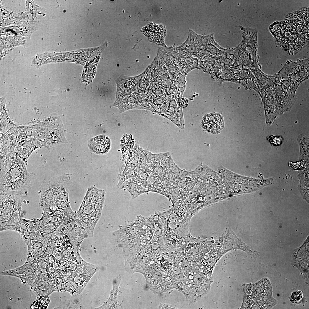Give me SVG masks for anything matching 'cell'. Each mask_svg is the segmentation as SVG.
<instances>
[{"label": "cell", "mask_w": 309, "mask_h": 309, "mask_svg": "<svg viewBox=\"0 0 309 309\" xmlns=\"http://www.w3.org/2000/svg\"><path fill=\"white\" fill-rule=\"evenodd\" d=\"M309 7L287 14L280 21L269 27L277 46L290 55H295L309 45Z\"/></svg>", "instance_id": "6da1fadb"}, {"label": "cell", "mask_w": 309, "mask_h": 309, "mask_svg": "<svg viewBox=\"0 0 309 309\" xmlns=\"http://www.w3.org/2000/svg\"><path fill=\"white\" fill-rule=\"evenodd\" d=\"M27 165L15 153L0 163V195L27 196L35 177L34 173L28 172Z\"/></svg>", "instance_id": "7a4b0ae2"}, {"label": "cell", "mask_w": 309, "mask_h": 309, "mask_svg": "<svg viewBox=\"0 0 309 309\" xmlns=\"http://www.w3.org/2000/svg\"><path fill=\"white\" fill-rule=\"evenodd\" d=\"M157 212L163 227L165 249L178 248L190 233L189 227L192 216L187 211L174 207L166 211Z\"/></svg>", "instance_id": "3957f363"}, {"label": "cell", "mask_w": 309, "mask_h": 309, "mask_svg": "<svg viewBox=\"0 0 309 309\" xmlns=\"http://www.w3.org/2000/svg\"><path fill=\"white\" fill-rule=\"evenodd\" d=\"M70 177L65 174L45 178L40 189V206L47 209L65 212L71 208L68 198Z\"/></svg>", "instance_id": "277c9868"}, {"label": "cell", "mask_w": 309, "mask_h": 309, "mask_svg": "<svg viewBox=\"0 0 309 309\" xmlns=\"http://www.w3.org/2000/svg\"><path fill=\"white\" fill-rule=\"evenodd\" d=\"M183 278L179 289L183 294L187 300L193 303L200 300L209 291L211 280L205 275L193 264L182 269Z\"/></svg>", "instance_id": "5b68a950"}, {"label": "cell", "mask_w": 309, "mask_h": 309, "mask_svg": "<svg viewBox=\"0 0 309 309\" xmlns=\"http://www.w3.org/2000/svg\"><path fill=\"white\" fill-rule=\"evenodd\" d=\"M105 198L104 190L94 186L89 187L80 207L75 213L76 218L81 223L93 232L101 216Z\"/></svg>", "instance_id": "8992f818"}, {"label": "cell", "mask_w": 309, "mask_h": 309, "mask_svg": "<svg viewBox=\"0 0 309 309\" xmlns=\"http://www.w3.org/2000/svg\"><path fill=\"white\" fill-rule=\"evenodd\" d=\"M243 300L241 308H270L276 304L269 280L263 278L254 284H243Z\"/></svg>", "instance_id": "52a82bcc"}, {"label": "cell", "mask_w": 309, "mask_h": 309, "mask_svg": "<svg viewBox=\"0 0 309 309\" xmlns=\"http://www.w3.org/2000/svg\"><path fill=\"white\" fill-rule=\"evenodd\" d=\"M54 233L68 235L73 243L79 247L84 239L92 237L94 232L81 223L71 209L66 212L63 222Z\"/></svg>", "instance_id": "ba28073f"}, {"label": "cell", "mask_w": 309, "mask_h": 309, "mask_svg": "<svg viewBox=\"0 0 309 309\" xmlns=\"http://www.w3.org/2000/svg\"><path fill=\"white\" fill-rule=\"evenodd\" d=\"M25 196L0 195V226L13 225L22 218V204Z\"/></svg>", "instance_id": "9c48e42d"}, {"label": "cell", "mask_w": 309, "mask_h": 309, "mask_svg": "<svg viewBox=\"0 0 309 309\" xmlns=\"http://www.w3.org/2000/svg\"><path fill=\"white\" fill-rule=\"evenodd\" d=\"M196 238L190 233L176 251L182 260L195 265L197 264L204 254L210 249L208 242Z\"/></svg>", "instance_id": "30bf717a"}, {"label": "cell", "mask_w": 309, "mask_h": 309, "mask_svg": "<svg viewBox=\"0 0 309 309\" xmlns=\"http://www.w3.org/2000/svg\"><path fill=\"white\" fill-rule=\"evenodd\" d=\"M159 52L174 85L183 94L186 89L185 79L186 75L181 70L172 46L161 48Z\"/></svg>", "instance_id": "8fae6325"}, {"label": "cell", "mask_w": 309, "mask_h": 309, "mask_svg": "<svg viewBox=\"0 0 309 309\" xmlns=\"http://www.w3.org/2000/svg\"><path fill=\"white\" fill-rule=\"evenodd\" d=\"M140 223L138 219L127 223L112 232L110 240L114 245L122 248L132 243L139 237Z\"/></svg>", "instance_id": "7c38bea8"}, {"label": "cell", "mask_w": 309, "mask_h": 309, "mask_svg": "<svg viewBox=\"0 0 309 309\" xmlns=\"http://www.w3.org/2000/svg\"><path fill=\"white\" fill-rule=\"evenodd\" d=\"M206 37L207 35H199L189 29L187 39L183 43L176 48L197 58L199 52L203 47Z\"/></svg>", "instance_id": "4fadbf2b"}, {"label": "cell", "mask_w": 309, "mask_h": 309, "mask_svg": "<svg viewBox=\"0 0 309 309\" xmlns=\"http://www.w3.org/2000/svg\"><path fill=\"white\" fill-rule=\"evenodd\" d=\"M7 230L17 231L23 237L33 235L40 231L39 220L31 221L22 218L15 224L0 226V231Z\"/></svg>", "instance_id": "5bb4252c"}, {"label": "cell", "mask_w": 309, "mask_h": 309, "mask_svg": "<svg viewBox=\"0 0 309 309\" xmlns=\"http://www.w3.org/2000/svg\"><path fill=\"white\" fill-rule=\"evenodd\" d=\"M309 58L286 61L288 69L300 85L309 78Z\"/></svg>", "instance_id": "9a60e30c"}, {"label": "cell", "mask_w": 309, "mask_h": 309, "mask_svg": "<svg viewBox=\"0 0 309 309\" xmlns=\"http://www.w3.org/2000/svg\"><path fill=\"white\" fill-rule=\"evenodd\" d=\"M19 126L15 125L1 137L0 158L14 153Z\"/></svg>", "instance_id": "2e32d148"}, {"label": "cell", "mask_w": 309, "mask_h": 309, "mask_svg": "<svg viewBox=\"0 0 309 309\" xmlns=\"http://www.w3.org/2000/svg\"><path fill=\"white\" fill-rule=\"evenodd\" d=\"M172 47L181 70L186 75L194 69L202 67V63L197 58L177 49L175 46Z\"/></svg>", "instance_id": "e0dca14e"}, {"label": "cell", "mask_w": 309, "mask_h": 309, "mask_svg": "<svg viewBox=\"0 0 309 309\" xmlns=\"http://www.w3.org/2000/svg\"><path fill=\"white\" fill-rule=\"evenodd\" d=\"M166 31L164 25L153 23L149 24L143 29L144 33L151 41L164 47H167L164 41Z\"/></svg>", "instance_id": "ac0fdd59"}, {"label": "cell", "mask_w": 309, "mask_h": 309, "mask_svg": "<svg viewBox=\"0 0 309 309\" xmlns=\"http://www.w3.org/2000/svg\"><path fill=\"white\" fill-rule=\"evenodd\" d=\"M137 218L140 226L139 237L148 243L152 238L155 229L154 215L147 217L139 215Z\"/></svg>", "instance_id": "d6986e66"}, {"label": "cell", "mask_w": 309, "mask_h": 309, "mask_svg": "<svg viewBox=\"0 0 309 309\" xmlns=\"http://www.w3.org/2000/svg\"><path fill=\"white\" fill-rule=\"evenodd\" d=\"M39 148H40L32 138L17 142L14 153L27 164V160L30 155Z\"/></svg>", "instance_id": "ffe728a7"}, {"label": "cell", "mask_w": 309, "mask_h": 309, "mask_svg": "<svg viewBox=\"0 0 309 309\" xmlns=\"http://www.w3.org/2000/svg\"><path fill=\"white\" fill-rule=\"evenodd\" d=\"M202 125L208 132L213 134H217L220 133L224 127L223 119L218 114H209L204 117Z\"/></svg>", "instance_id": "44dd1931"}, {"label": "cell", "mask_w": 309, "mask_h": 309, "mask_svg": "<svg viewBox=\"0 0 309 309\" xmlns=\"http://www.w3.org/2000/svg\"><path fill=\"white\" fill-rule=\"evenodd\" d=\"M111 142L107 136L102 135L92 139L89 143L88 147L90 151L99 155L107 153L110 148Z\"/></svg>", "instance_id": "7402d4cb"}, {"label": "cell", "mask_w": 309, "mask_h": 309, "mask_svg": "<svg viewBox=\"0 0 309 309\" xmlns=\"http://www.w3.org/2000/svg\"><path fill=\"white\" fill-rule=\"evenodd\" d=\"M118 186L127 190L133 199L147 191L141 185L130 179L119 182Z\"/></svg>", "instance_id": "603a6c76"}, {"label": "cell", "mask_w": 309, "mask_h": 309, "mask_svg": "<svg viewBox=\"0 0 309 309\" xmlns=\"http://www.w3.org/2000/svg\"><path fill=\"white\" fill-rule=\"evenodd\" d=\"M0 116L1 137L16 125L11 120L4 109H1Z\"/></svg>", "instance_id": "cb8c5ba5"}, {"label": "cell", "mask_w": 309, "mask_h": 309, "mask_svg": "<svg viewBox=\"0 0 309 309\" xmlns=\"http://www.w3.org/2000/svg\"><path fill=\"white\" fill-rule=\"evenodd\" d=\"M302 294L301 291H296L292 294L290 299L293 303H297L299 302L302 298Z\"/></svg>", "instance_id": "d4e9b609"}, {"label": "cell", "mask_w": 309, "mask_h": 309, "mask_svg": "<svg viewBox=\"0 0 309 309\" xmlns=\"http://www.w3.org/2000/svg\"><path fill=\"white\" fill-rule=\"evenodd\" d=\"M158 308L159 309H177V308L171 304L166 303H161L159 306Z\"/></svg>", "instance_id": "484cf974"}, {"label": "cell", "mask_w": 309, "mask_h": 309, "mask_svg": "<svg viewBox=\"0 0 309 309\" xmlns=\"http://www.w3.org/2000/svg\"><path fill=\"white\" fill-rule=\"evenodd\" d=\"M197 201L200 203H204L205 200V198L203 195H200L198 196L197 197Z\"/></svg>", "instance_id": "4316f807"}]
</instances>
